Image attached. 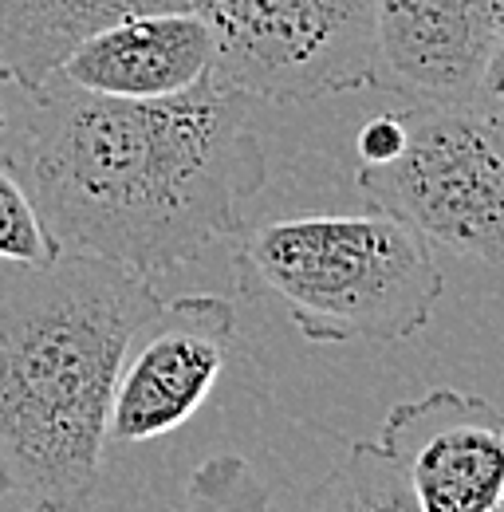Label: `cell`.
I'll return each instance as SVG.
<instances>
[{
    "label": "cell",
    "instance_id": "obj_1",
    "mask_svg": "<svg viewBox=\"0 0 504 512\" xmlns=\"http://www.w3.org/2000/svg\"><path fill=\"white\" fill-rule=\"evenodd\" d=\"M24 95L0 158L60 253L166 276L233 237L268 178L249 99L209 79L170 99H111L52 75Z\"/></svg>",
    "mask_w": 504,
    "mask_h": 512
},
{
    "label": "cell",
    "instance_id": "obj_2",
    "mask_svg": "<svg viewBox=\"0 0 504 512\" xmlns=\"http://www.w3.org/2000/svg\"><path fill=\"white\" fill-rule=\"evenodd\" d=\"M158 308L146 276L99 256L0 260V493L79 512L103 469L119 363Z\"/></svg>",
    "mask_w": 504,
    "mask_h": 512
},
{
    "label": "cell",
    "instance_id": "obj_3",
    "mask_svg": "<svg viewBox=\"0 0 504 512\" xmlns=\"http://www.w3.org/2000/svg\"><path fill=\"white\" fill-rule=\"evenodd\" d=\"M233 241L241 292L276 304L308 343L410 339L445 292L434 249L378 209L272 217Z\"/></svg>",
    "mask_w": 504,
    "mask_h": 512
},
{
    "label": "cell",
    "instance_id": "obj_4",
    "mask_svg": "<svg viewBox=\"0 0 504 512\" xmlns=\"http://www.w3.org/2000/svg\"><path fill=\"white\" fill-rule=\"evenodd\" d=\"M367 209L410 225L430 249L501 264L504 134L501 99L414 103L402 111L394 158L359 166Z\"/></svg>",
    "mask_w": 504,
    "mask_h": 512
},
{
    "label": "cell",
    "instance_id": "obj_5",
    "mask_svg": "<svg viewBox=\"0 0 504 512\" xmlns=\"http://www.w3.org/2000/svg\"><path fill=\"white\" fill-rule=\"evenodd\" d=\"M209 83L268 103H315L375 79V0H193Z\"/></svg>",
    "mask_w": 504,
    "mask_h": 512
},
{
    "label": "cell",
    "instance_id": "obj_6",
    "mask_svg": "<svg viewBox=\"0 0 504 512\" xmlns=\"http://www.w3.org/2000/svg\"><path fill=\"white\" fill-rule=\"evenodd\" d=\"M237 339V312L221 296H182L142 323L119 363L107 442L142 446L174 434L209 402Z\"/></svg>",
    "mask_w": 504,
    "mask_h": 512
},
{
    "label": "cell",
    "instance_id": "obj_7",
    "mask_svg": "<svg viewBox=\"0 0 504 512\" xmlns=\"http://www.w3.org/2000/svg\"><path fill=\"white\" fill-rule=\"evenodd\" d=\"M378 449L422 512H497L504 501V418L469 390L438 386L390 406Z\"/></svg>",
    "mask_w": 504,
    "mask_h": 512
},
{
    "label": "cell",
    "instance_id": "obj_8",
    "mask_svg": "<svg viewBox=\"0 0 504 512\" xmlns=\"http://www.w3.org/2000/svg\"><path fill=\"white\" fill-rule=\"evenodd\" d=\"M504 0H375L371 87L418 103L501 99Z\"/></svg>",
    "mask_w": 504,
    "mask_h": 512
},
{
    "label": "cell",
    "instance_id": "obj_9",
    "mask_svg": "<svg viewBox=\"0 0 504 512\" xmlns=\"http://www.w3.org/2000/svg\"><path fill=\"white\" fill-rule=\"evenodd\" d=\"M213 36L193 8L146 12L87 36L60 79L111 99H170L209 79Z\"/></svg>",
    "mask_w": 504,
    "mask_h": 512
},
{
    "label": "cell",
    "instance_id": "obj_10",
    "mask_svg": "<svg viewBox=\"0 0 504 512\" xmlns=\"http://www.w3.org/2000/svg\"><path fill=\"white\" fill-rule=\"evenodd\" d=\"M189 4L193 0H0V83L36 91L87 36L130 16L178 12Z\"/></svg>",
    "mask_w": 504,
    "mask_h": 512
},
{
    "label": "cell",
    "instance_id": "obj_11",
    "mask_svg": "<svg viewBox=\"0 0 504 512\" xmlns=\"http://www.w3.org/2000/svg\"><path fill=\"white\" fill-rule=\"evenodd\" d=\"M300 512H422L375 442H351L347 457L315 485Z\"/></svg>",
    "mask_w": 504,
    "mask_h": 512
},
{
    "label": "cell",
    "instance_id": "obj_12",
    "mask_svg": "<svg viewBox=\"0 0 504 512\" xmlns=\"http://www.w3.org/2000/svg\"><path fill=\"white\" fill-rule=\"evenodd\" d=\"M60 249L48 237L36 205L12 166L0 158V260L4 264H48L56 260Z\"/></svg>",
    "mask_w": 504,
    "mask_h": 512
},
{
    "label": "cell",
    "instance_id": "obj_13",
    "mask_svg": "<svg viewBox=\"0 0 504 512\" xmlns=\"http://www.w3.org/2000/svg\"><path fill=\"white\" fill-rule=\"evenodd\" d=\"M189 512H268V497L249 461L209 457L189 477Z\"/></svg>",
    "mask_w": 504,
    "mask_h": 512
},
{
    "label": "cell",
    "instance_id": "obj_14",
    "mask_svg": "<svg viewBox=\"0 0 504 512\" xmlns=\"http://www.w3.org/2000/svg\"><path fill=\"white\" fill-rule=\"evenodd\" d=\"M402 146V111H382L371 115L359 138H355V150H359V166H375L394 158V150Z\"/></svg>",
    "mask_w": 504,
    "mask_h": 512
},
{
    "label": "cell",
    "instance_id": "obj_15",
    "mask_svg": "<svg viewBox=\"0 0 504 512\" xmlns=\"http://www.w3.org/2000/svg\"><path fill=\"white\" fill-rule=\"evenodd\" d=\"M20 512H63V509H48V505H28V509H20Z\"/></svg>",
    "mask_w": 504,
    "mask_h": 512
},
{
    "label": "cell",
    "instance_id": "obj_16",
    "mask_svg": "<svg viewBox=\"0 0 504 512\" xmlns=\"http://www.w3.org/2000/svg\"><path fill=\"white\" fill-rule=\"evenodd\" d=\"M4 123H8V119H4V103H0V134H4Z\"/></svg>",
    "mask_w": 504,
    "mask_h": 512
}]
</instances>
